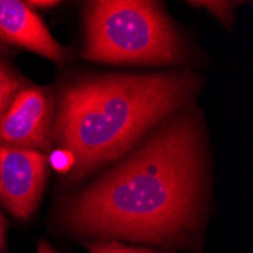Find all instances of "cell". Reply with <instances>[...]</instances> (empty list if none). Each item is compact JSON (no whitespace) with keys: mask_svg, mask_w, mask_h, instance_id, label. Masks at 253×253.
<instances>
[{"mask_svg":"<svg viewBox=\"0 0 253 253\" xmlns=\"http://www.w3.org/2000/svg\"><path fill=\"white\" fill-rule=\"evenodd\" d=\"M193 114L161 127L65 205L62 223L89 237L171 243L199 223L203 152Z\"/></svg>","mask_w":253,"mask_h":253,"instance_id":"6da1fadb","label":"cell"},{"mask_svg":"<svg viewBox=\"0 0 253 253\" xmlns=\"http://www.w3.org/2000/svg\"><path fill=\"white\" fill-rule=\"evenodd\" d=\"M187 73L88 76L64 86L52 138L72 180L125 155L196 91Z\"/></svg>","mask_w":253,"mask_h":253,"instance_id":"7a4b0ae2","label":"cell"},{"mask_svg":"<svg viewBox=\"0 0 253 253\" xmlns=\"http://www.w3.org/2000/svg\"><path fill=\"white\" fill-rule=\"evenodd\" d=\"M89 61L167 65L185 56L182 38L156 2L99 0L85 11V49Z\"/></svg>","mask_w":253,"mask_h":253,"instance_id":"3957f363","label":"cell"},{"mask_svg":"<svg viewBox=\"0 0 253 253\" xmlns=\"http://www.w3.org/2000/svg\"><path fill=\"white\" fill-rule=\"evenodd\" d=\"M55 102L45 88L23 86L0 120V147L44 153L52 149Z\"/></svg>","mask_w":253,"mask_h":253,"instance_id":"277c9868","label":"cell"},{"mask_svg":"<svg viewBox=\"0 0 253 253\" xmlns=\"http://www.w3.org/2000/svg\"><path fill=\"white\" fill-rule=\"evenodd\" d=\"M45 177L47 156L44 153L0 147V199L14 217H32L40 205Z\"/></svg>","mask_w":253,"mask_h":253,"instance_id":"5b68a950","label":"cell"},{"mask_svg":"<svg viewBox=\"0 0 253 253\" xmlns=\"http://www.w3.org/2000/svg\"><path fill=\"white\" fill-rule=\"evenodd\" d=\"M0 42L29 50L56 64L65 59L64 47L42 20L32 8L17 0H0Z\"/></svg>","mask_w":253,"mask_h":253,"instance_id":"8992f818","label":"cell"},{"mask_svg":"<svg viewBox=\"0 0 253 253\" xmlns=\"http://www.w3.org/2000/svg\"><path fill=\"white\" fill-rule=\"evenodd\" d=\"M23 88V79L11 64L0 56V120L5 116L9 105L18 91Z\"/></svg>","mask_w":253,"mask_h":253,"instance_id":"52a82bcc","label":"cell"},{"mask_svg":"<svg viewBox=\"0 0 253 253\" xmlns=\"http://www.w3.org/2000/svg\"><path fill=\"white\" fill-rule=\"evenodd\" d=\"M89 253H169V252H161L153 250L147 247H133L126 246L117 241H105V243H88L86 244Z\"/></svg>","mask_w":253,"mask_h":253,"instance_id":"ba28073f","label":"cell"},{"mask_svg":"<svg viewBox=\"0 0 253 253\" xmlns=\"http://www.w3.org/2000/svg\"><path fill=\"white\" fill-rule=\"evenodd\" d=\"M190 3L210 11L211 14H214L218 20H221L227 26L232 23L234 6H235V3H232V2H190Z\"/></svg>","mask_w":253,"mask_h":253,"instance_id":"9c48e42d","label":"cell"},{"mask_svg":"<svg viewBox=\"0 0 253 253\" xmlns=\"http://www.w3.org/2000/svg\"><path fill=\"white\" fill-rule=\"evenodd\" d=\"M5 234H6V221L0 214V253L5 250Z\"/></svg>","mask_w":253,"mask_h":253,"instance_id":"30bf717a","label":"cell"},{"mask_svg":"<svg viewBox=\"0 0 253 253\" xmlns=\"http://www.w3.org/2000/svg\"><path fill=\"white\" fill-rule=\"evenodd\" d=\"M26 5L29 8H52L59 5V2H38V0H35V2H26Z\"/></svg>","mask_w":253,"mask_h":253,"instance_id":"8fae6325","label":"cell"},{"mask_svg":"<svg viewBox=\"0 0 253 253\" xmlns=\"http://www.w3.org/2000/svg\"><path fill=\"white\" fill-rule=\"evenodd\" d=\"M37 253H56V252L50 247V244H47L45 241H41V243L38 244V250H37Z\"/></svg>","mask_w":253,"mask_h":253,"instance_id":"7c38bea8","label":"cell"}]
</instances>
